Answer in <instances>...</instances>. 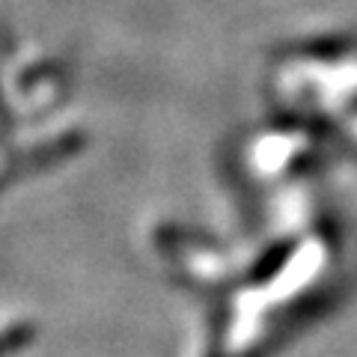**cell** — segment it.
<instances>
[]
</instances>
